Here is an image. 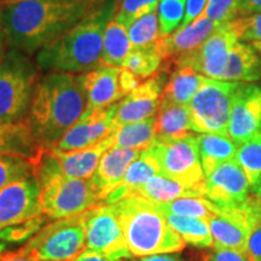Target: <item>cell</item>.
I'll return each instance as SVG.
<instances>
[{"mask_svg": "<svg viewBox=\"0 0 261 261\" xmlns=\"http://www.w3.org/2000/svg\"><path fill=\"white\" fill-rule=\"evenodd\" d=\"M173 230L184 240L185 243L198 248L213 246V237L208 221L196 218L179 217L174 214H165Z\"/></svg>", "mask_w": 261, "mask_h": 261, "instance_id": "32", "label": "cell"}, {"mask_svg": "<svg viewBox=\"0 0 261 261\" xmlns=\"http://www.w3.org/2000/svg\"><path fill=\"white\" fill-rule=\"evenodd\" d=\"M116 109L117 103L97 112H84L77 122L58 142L56 148L62 151H71L89 148L109 138L117 128L115 123Z\"/></svg>", "mask_w": 261, "mask_h": 261, "instance_id": "17", "label": "cell"}, {"mask_svg": "<svg viewBox=\"0 0 261 261\" xmlns=\"http://www.w3.org/2000/svg\"><path fill=\"white\" fill-rule=\"evenodd\" d=\"M204 197L220 211L241 210L253 198L247 174L236 160L215 168L204 178Z\"/></svg>", "mask_w": 261, "mask_h": 261, "instance_id": "12", "label": "cell"}, {"mask_svg": "<svg viewBox=\"0 0 261 261\" xmlns=\"http://www.w3.org/2000/svg\"><path fill=\"white\" fill-rule=\"evenodd\" d=\"M33 163L21 156L0 154V190L11 182L32 177Z\"/></svg>", "mask_w": 261, "mask_h": 261, "instance_id": "36", "label": "cell"}, {"mask_svg": "<svg viewBox=\"0 0 261 261\" xmlns=\"http://www.w3.org/2000/svg\"><path fill=\"white\" fill-rule=\"evenodd\" d=\"M38 83V64L24 52L9 48L0 67V120H25Z\"/></svg>", "mask_w": 261, "mask_h": 261, "instance_id": "6", "label": "cell"}, {"mask_svg": "<svg viewBox=\"0 0 261 261\" xmlns=\"http://www.w3.org/2000/svg\"><path fill=\"white\" fill-rule=\"evenodd\" d=\"M135 195L155 203H167L182 197H204V187L203 181L197 185H185L156 174L137 189Z\"/></svg>", "mask_w": 261, "mask_h": 261, "instance_id": "23", "label": "cell"}, {"mask_svg": "<svg viewBox=\"0 0 261 261\" xmlns=\"http://www.w3.org/2000/svg\"><path fill=\"white\" fill-rule=\"evenodd\" d=\"M261 79V57L255 48L247 42L237 41L225 70L223 81L256 83Z\"/></svg>", "mask_w": 261, "mask_h": 261, "instance_id": "24", "label": "cell"}, {"mask_svg": "<svg viewBox=\"0 0 261 261\" xmlns=\"http://www.w3.org/2000/svg\"><path fill=\"white\" fill-rule=\"evenodd\" d=\"M238 0H208L202 17L210 18L219 27L237 17Z\"/></svg>", "mask_w": 261, "mask_h": 261, "instance_id": "41", "label": "cell"}, {"mask_svg": "<svg viewBox=\"0 0 261 261\" xmlns=\"http://www.w3.org/2000/svg\"><path fill=\"white\" fill-rule=\"evenodd\" d=\"M158 205L165 214L196 218L205 221H210L213 215L219 213V208L205 197H182L167 203H158Z\"/></svg>", "mask_w": 261, "mask_h": 261, "instance_id": "33", "label": "cell"}, {"mask_svg": "<svg viewBox=\"0 0 261 261\" xmlns=\"http://www.w3.org/2000/svg\"><path fill=\"white\" fill-rule=\"evenodd\" d=\"M253 211L257 221L261 223V196L260 197H253Z\"/></svg>", "mask_w": 261, "mask_h": 261, "instance_id": "51", "label": "cell"}, {"mask_svg": "<svg viewBox=\"0 0 261 261\" xmlns=\"http://www.w3.org/2000/svg\"><path fill=\"white\" fill-rule=\"evenodd\" d=\"M24 2H38V0H0V4L3 6H8L12 4H18V3H24Z\"/></svg>", "mask_w": 261, "mask_h": 261, "instance_id": "52", "label": "cell"}, {"mask_svg": "<svg viewBox=\"0 0 261 261\" xmlns=\"http://www.w3.org/2000/svg\"><path fill=\"white\" fill-rule=\"evenodd\" d=\"M128 37L132 50L152 48L161 39L158 12H151L137 19L128 27Z\"/></svg>", "mask_w": 261, "mask_h": 261, "instance_id": "34", "label": "cell"}, {"mask_svg": "<svg viewBox=\"0 0 261 261\" xmlns=\"http://www.w3.org/2000/svg\"><path fill=\"white\" fill-rule=\"evenodd\" d=\"M130 51L132 45L128 37V28L113 18L104 32L100 63L108 67L121 68Z\"/></svg>", "mask_w": 261, "mask_h": 261, "instance_id": "30", "label": "cell"}, {"mask_svg": "<svg viewBox=\"0 0 261 261\" xmlns=\"http://www.w3.org/2000/svg\"><path fill=\"white\" fill-rule=\"evenodd\" d=\"M86 103L83 74L51 71L44 75L33 94L27 117L40 146H56L83 116Z\"/></svg>", "mask_w": 261, "mask_h": 261, "instance_id": "2", "label": "cell"}, {"mask_svg": "<svg viewBox=\"0 0 261 261\" xmlns=\"http://www.w3.org/2000/svg\"><path fill=\"white\" fill-rule=\"evenodd\" d=\"M205 261H253L246 252L236 249H215Z\"/></svg>", "mask_w": 261, "mask_h": 261, "instance_id": "42", "label": "cell"}, {"mask_svg": "<svg viewBox=\"0 0 261 261\" xmlns=\"http://www.w3.org/2000/svg\"><path fill=\"white\" fill-rule=\"evenodd\" d=\"M146 150L155 161L160 175L185 185H197L204 181L197 136L190 133L181 138H156Z\"/></svg>", "mask_w": 261, "mask_h": 261, "instance_id": "9", "label": "cell"}, {"mask_svg": "<svg viewBox=\"0 0 261 261\" xmlns=\"http://www.w3.org/2000/svg\"><path fill=\"white\" fill-rule=\"evenodd\" d=\"M197 143L204 177H208L220 165L236 158L238 145L227 136L198 133Z\"/></svg>", "mask_w": 261, "mask_h": 261, "instance_id": "26", "label": "cell"}, {"mask_svg": "<svg viewBox=\"0 0 261 261\" xmlns=\"http://www.w3.org/2000/svg\"><path fill=\"white\" fill-rule=\"evenodd\" d=\"M185 8L187 0H160L158 16L161 37L177 31L184 19Z\"/></svg>", "mask_w": 261, "mask_h": 261, "instance_id": "37", "label": "cell"}, {"mask_svg": "<svg viewBox=\"0 0 261 261\" xmlns=\"http://www.w3.org/2000/svg\"><path fill=\"white\" fill-rule=\"evenodd\" d=\"M207 79L208 77L203 76L191 68H177L166 83L161 98L189 106L196 92L200 90V87Z\"/></svg>", "mask_w": 261, "mask_h": 261, "instance_id": "29", "label": "cell"}, {"mask_svg": "<svg viewBox=\"0 0 261 261\" xmlns=\"http://www.w3.org/2000/svg\"><path fill=\"white\" fill-rule=\"evenodd\" d=\"M0 261H39L27 247L23 246L21 249L15 252L4 253L0 256Z\"/></svg>", "mask_w": 261, "mask_h": 261, "instance_id": "46", "label": "cell"}, {"mask_svg": "<svg viewBox=\"0 0 261 261\" xmlns=\"http://www.w3.org/2000/svg\"><path fill=\"white\" fill-rule=\"evenodd\" d=\"M139 261H185L182 260L180 256L175 255V254H155V255H148V256H142V259Z\"/></svg>", "mask_w": 261, "mask_h": 261, "instance_id": "49", "label": "cell"}, {"mask_svg": "<svg viewBox=\"0 0 261 261\" xmlns=\"http://www.w3.org/2000/svg\"><path fill=\"white\" fill-rule=\"evenodd\" d=\"M113 148L145 150L156 140V116L119 126L112 135Z\"/></svg>", "mask_w": 261, "mask_h": 261, "instance_id": "28", "label": "cell"}, {"mask_svg": "<svg viewBox=\"0 0 261 261\" xmlns=\"http://www.w3.org/2000/svg\"><path fill=\"white\" fill-rule=\"evenodd\" d=\"M120 70L121 68L100 64L96 69L83 74L87 97L85 112L107 109L125 97L120 86Z\"/></svg>", "mask_w": 261, "mask_h": 261, "instance_id": "18", "label": "cell"}, {"mask_svg": "<svg viewBox=\"0 0 261 261\" xmlns=\"http://www.w3.org/2000/svg\"><path fill=\"white\" fill-rule=\"evenodd\" d=\"M41 150L27 119L16 122L0 120V154L21 156L33 163Z\"/></svg>", "mask_w": 261, "mask_h": 261, "instance_id": "22", "label": "cell"}, {"mask_svg": "<svg viewBox=\"0 0 261 261\" xmlns=\"http://www.w3.org/2000/svg\"><path fill=\"white\" fill-rule=\"evenodd\" d=\"M208 0H187V8H185V16L182 19L180 27L190 24L196 18L200 17L202 12L207 6Z\"/></svg>", "mask_w": 261, "mask_h": 261, "instance_id": "43", "label": "cell"}, {"mask_svg": "<svg viewBox=\"0 0 261 261\" xmlns=\"http://www.w3.org/2000/svg\"><path fill=\"white\" fill-rule=\"evenodd\" d=\"M261 11V0H238L237 17Z\"/></svg>", "mask_w": 261, "mask_h": 261, "instance_id": "47", "label": "cell"}, {"mask_svg": "<svg viewBox=\"0 0 261 261\" xmlns=\"http://www.w3.org/2000/svg\"><path fill=\"white\" fill-rule=\"evenodd\" d=\"M45 223L44 215L32 218L22 223L10 225L0 230V241L9 243H21L25 242L29 238L37 234L41 230Z\"/></svg>", "mask_w": 261, "mask_h": 261, "instance_id": "39", "label": "cell"}, {"mask_svg": "<svg viewBox=\"0 0 261 261\" xmlns=\"http://www.w3.org/2000/svg\"><path fill=\"white\" fill-rule=\"evenodd\" d=\"M156 115V138L174 139L190 135L192 130L189 106L161 98Z\"/></svg>", "mask_w": 261, "mask_h": 261, "instance_id": "25", "label": "cell"}, {"mask_svg": "<svg viewBox=\"0 0 261 261\" xmlns=\"http://www.w3.org/2000/svg\"><path fill=\"white\" fill-rule=\"evenodd\" d=\"M218 25L210 18L197 17L190 24L178 28L160 39L158 50L162 60H174L181 55L197 48L210 38Z\"/></svg>", "mask_w": 261, "mask_h": 261, "instance_id": "20", "label": "cell"}, {"mask_svg": "<svg viewBox=\"0 0 261 261\" xmlns=\"http://www.w3.org/2000/svg\"><path fill=\"white\" fill-rule=\"evenodd\" d=\"M86 249L110 259L133 256L114 204H97L86 211Z\"/></svg>", "mask_w": 261, "mask_h": 261, "instance_id": "11", "label": "cell"}, {"mask_svg": "<svg viewBox=\"0 0 261 261\" xmlns=\"http://www.w3.org/2000/svg\"><path fill=\"white\" fill-rule=\"evenodd\" d=\"M133 256L174 253L184 249V240L168 224L158 203L139 195H130L114 203Z\"/></svg>", "mask_w": 261, "mask_h": 261, "instance_id": "4", "label": "cell"}, {"mask_svg": "<svg viewBox=\"0 0 261 261\" xmlns=\"http://www.w3.org/2000/svg\"><path fill=\"white\" fill-rule=\"evenodd\" d=\"M113 148L112 136L96 145L71 151H62L56 146L50 148L63 174L67 178L90 179L96 172L100 159L107 150Z\"/></svg>", "mask_w": 261, "mask_h": 261, "instance_id": "21", "label": "cell"}, {"mask_svg": "<svg viewBox=\"0 0 261 261\" xmlns=\"http://www.w3.org/2000/svg\"><path fill=\"white\" fill-rule=\"evenodd\" d=\"M33 174L40 185L42 213L51 219L80 214L99 204L100 200L90 179L65 177L50 149L42 148L33 162Z\"/></svg>", "mask_w": 261, "mask_h": 261, "instance_id": "5", "label": "cell"}, {"mask_svg": "<svg viewBox=\"0 0 261 261\" xmlns=\"http://www.w3.org/2000/svg\"><path fill=\"white\" fill-rule=\"evenodd\" d=\"M139 84H142L140 77L136 76L135 74L130 73L125 68H121V70H120V86H121V90L125 96H127L132 90H135Z\"/></svg>", "mask_w": 261, "mask_h": 261, "instance_id": "45", "label": "cell"}, {"mask_svg": "<svg viewBox=\"0 0 261 261\" xmlns=\"http://www.w3.org/2000/svg\"><path fill=\"white\" fill-rule=\"evenodd\" d=\"M240 41L230 23L219 25L203 44L195 50L174 58L175 67H188L205 77L223 80L228 57L236 42Z\"/></svg>", "mask_w": 261, "mask_h": 261, "instance_id": "10", "label": "cell"}, {"mask_svg": "<svg viewBox=\"0 0 261 261\" xmlns=\"http://www.w3.org/2000/svg\"><path fill=\"white\" fill-rule=\"evenodd\" d=\"M8 42H6V39H5V35L4 33H3L2 29H0V67H2L3 64V61H4V58L6 56V54H8Z\"/></svg>", "mask_w": 261, "mask_h": 261, "instance_id": "50", "label": "cell"}, {"mask_svg": "<svg viewBox=\"0 0 261 261\" xmlns=\"http://www.w3.org/2000/svg\"><path fill=\"white\" fill-rule=\"evenodd\" d=\"M142 151L127 148H110L104 152L96 172L90 178L100 202H104L113 190L119 187L127 168Z\"/></svg>", "mask_w": 261, "mask_h": 261, "instance_id": "19", "label": "cell"}, {"mask_svg": "<svg viewBox=\"0 0 261 261\" xmlns=\"http://www.w3.org/2000/svg\"><path fill=\"white\" fill-rule=\"evenodd\" d=\"M6 249H8V244H6V242H0V256L4 254Z\"/></svg>", "mask_w": 261, "mask_h": 261, "instance_id": "53", "label": "cell"}, {"mask_svg": "<svg viewBox=\"0 0 261 261\" xmlns=\"http://www.w3.org/2000/svg\"><path fill=\"white\" fill-rule=\"evenodd\" d=\"M159 3L160 0H117L114 19L128 28L138 18L155 12Z\"/></svg>", "mask_w": 261, "mask_h": 261, "instance_id": "38", "label": "cell"}, {"mask_svg": "<svg viewBox=\"0 0 261 261\" xmlns=\"http://www.w3.org/2000/svg\"><path fill=\"white\" fill-rule=\"evenodd\" d=\"M24 246L39 261H73L86 247V212L48 224Z\"/></svg>", "mask_w": 261, "mask_h": 261, "instance_id": "7", "label": "cell"}, {"mask_svg": "<svg viewBox=\"0 0 261 261\" xmlns=\"http://www.w3.org/2000/svg\"><path fill=\"white\" fill-rule=\"evenodd\" d=\"M102 0H38L3 8L0 29L9 48L38 54L86 17Z\"/></svg>", "mask_w": 261, "mask_h": 261, "instance_id": "1", "label": "cell"}, {"mask_svg": "<svg viewBox=\"0 0 261 261\" xmlns=\"http://www.w3.org/2000/svg\"><path fill=\"white\" fill-rule=\"evenodd\" d=\"M3 8H4V6H3L2 4H0V21H2V14H3Z\"/></svg>", "mask_w": 261, "mask_h": 261, "instance_id": "55", "label": "cell"}, {"mask_svg": "<svg viewBox=\"0 0 261 261\" xmlns=\"http://www.w3.org/2000/svg\"><path fill=\"white\" fill-rule=\"evenodd\" d=\"M261 133V85L241 83L234 93L227 137L242 145Z\"/></svg>", "mask_w": 261, "mask_h": 261, "instance_id": "13", "label": "cell"}, {"mask_svg": "<svg viewBox=\"0 0 261 261\" xmlns=\"http://www.w3.org/2000/svg\"><path fill=\"white\" fill-rule=\"evenodd\" d=\"M228 23L240 41L247 44L261 41V11L236 17Z\"/></svg>", "mask_w": 261, "mask_h": 261, "instance_id": "40", "label": "cell"}, {"mask_svg": "<svg viewBox=\"0 0 261 261\" xmlns=\"http://www.w3.org/2000/svg\"><path fill=\"white\" fill-rule=\"evenodd\" d=\"M42 214L40 185L34 175L0 190V230Z\"/></svg>", "mask_w": 261, "mask_h": 261, "instance_id": "14", "label": "cell"}, {"mask_svg": "<svg viewBox=\"0 0 261 261\" xmlns=\"http://www.w3.org/2000/svg\"><path fill=\"white\" fill-rule=\"evenodd\" d=\"M116 6L117 0H102L73 29L39 51V69L46 73L86 74L99 67L104 32L115 16Z\"/></svg>", "mask_w": 261, "mask_h": 261, "instance_id": "3", "label": "cell"}, {"mask_svg": "<svg viewBox=\"0 0 261 261\" xmlns=\"http://www.w3.org/2000/svg\"><path fill=\"white\" fill-rule=\"evenodd\" d=\"M159 174L158 167L151 156L149 155L148 150H143L140 155L127 168L122 181L115 190H113L108 197L104 200L107 204H114L122 201L123 198L135 195V192L139 187H142L146 180L154 175Z\"/></svg>", "mask_w": 261, "mask_h": 261, "instance_id": "27", "label": "cell"}, {"mask_svg": "<svg viewBox=\"0 0 261 261\" xmlns=\"http://www.w3.org/2000/svg\"><path fill=\"white\" fill-rule=\"evenodd\" d=\"M234 160L242 167L250 184L253 197L261 196V133L238 145Z\"/></svg>", "mask_w": 261, "mask_h": 261, "instance_id": "31", "label": "cell"}, {"mask_svg": "<svg viewBox=\"0 0 261 261\" xmlns=\"http://www.w3.org/2000/svg\"><path fill=\"white\" fill-rule=\"evenodd\" d=\"M252 46L255 48V50L259 52V54L261 55V41H256V42H253V44H250Z\"/></svg>", "mask_w": 261, "mask_h": 261, "instance_id": "54", "label": "cell"}, {"mask_svg": "<svg viewBox=\"0 0 261 261\" xmlns=\"http://www.w3.org/2000/svg\"><path fill=\"white\" fill-rule=\"evenodd\" d=\"M241 83L210 79L189 103L192 130L227 136L234 93Z\"/></svg>", "mask_w": 261, "mask_h": 261, "instance_id": "8", "label": "cell"}, {"mask_svg": "<svg viewBox=\"0 0 261 261\" xmlns=\"http://www.w3.org/2000/svg\"><path fill=\"white\" fill-rule=\"evenodd\" d=\"M246 253L253 261H261V223L257 224L250 233Z\"/></svg>", "mask_w": 261, "mask_h": 261, "instance_id": "44", "label": "cell"}, {"mask_svg": "<svg viewBox=\"0 0 261 261\" xmlns=\"http://www.w3.org/2000/svg\"><path fill=\"white\" fill-rule=\"evenodd\" d=\"M73 261H125L123 259H110L100 254L94 253L92 250L85 249L83 253L79 254Z\"/></svg>", "mask_w": 261, "mask_h": 261, "instance_id": "48", "label": "cell"}, {"mask_svg": "<svg viewBox=\"0 0 261 261\" xmlns=\"http://www.w3.org/2000/svg\"><path fill=\"white\" fill-rule=\"evenodd\" d=\"M257 224L253 211V198L241 210L220 211L208 221L215 249H236L246 252L250 233Z\"/></svg>", "mask_w": 261, "mask_h": 261, "instance_id": "15", "label": "cell"}, {"mask_svg": "<svg viewBox=\"0 0 261 261\" xmlns=\"http://www.w3.org/2000/svg\"><path fill=\"white\" fill-rule=\"evenodd\" d=\"M162 61L158 46L144 50H132L126 57L121 68L129 70L142 80L149 79L152 75L159 73Z\"/></svg>", "mask_w": 261, "mask_h": 261, "instance_id": "35", "label": "cell"}, {"mask_svg": "<svg viewBox=\"0 0 261 261\" xmlns=\"http://www.w3.org/2000/svg\"><path fill=\"white\" fill-rule=\"evenodd\" d=\"M166 83H167L166 74L159 71L123 97L117 103L115 114L116 126L142 121L155 116L159 110Z\"/></svg>", "mask_w": 261, "mask_h": 261, "instance_id": "16", "label": "cell"}]
</instances>
